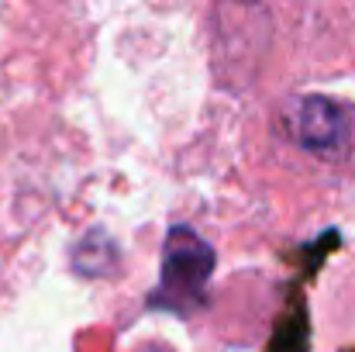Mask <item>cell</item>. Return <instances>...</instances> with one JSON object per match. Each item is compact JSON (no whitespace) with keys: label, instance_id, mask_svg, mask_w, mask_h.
<instances>
[{"label":"cell","instance_id":"cell-2","mask_svg":"<svg viewBox=\"0 0 355 352\" xmlns=\"http://www.w3.org/2000/svg\"><path fill=\"white\" fill-rule=\"evenodd\" d=\"M290 131L307 152L321 159H345L355 149V108L324 94L297 97L290 104Z\"/></svg>","mask_w":355,"mask_h":352},{"label":"cell","instance_id":"cell-1","mask_svg":"<svg viewBox=\"0 0 355 352\" xmlns=\"http://www.w3.org/2000/svg\"><path fill=\"white\" fill-rule=\"evenodd\" d=\"M214 273V249L187 225H176L162 245V269H159V294L169 308L187 311L204 301V290Z\"/></svg>","mask_w":355,"mask_h":352},{"label":"cell","instance_id":"cell-3","mask_svg":"<svg viewBox=\"0 0 355 352\" xmlns=\"http://www.w3.org/2000/svg\"><path fill=\"white\" fill-rule=\"evenodd\" d=\"M114 262H118V245L104 232H90L73 252V266L87 276H104L114 269Z\"/></svg>","mask_w":355,"mask_h":352}]
</instances>
